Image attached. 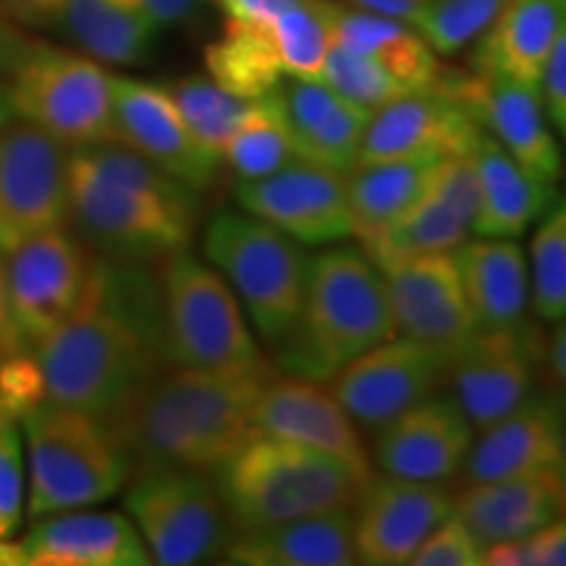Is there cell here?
<instances>
[{"label":"cell","instance_id":"5","mask_svg":"<svg viewBox=\"0 0 566 566\" xmlns=\"http://www.w3.org/2000/svg\"><path fill=\"white\" fill-rule=\"evenodd\" d=\"M370 478V467L263 433L212 472L233 530L352 509Z\"/></svg>","mask_w":566,"mask_h":566},{"label":"cell","instance_id":"46","mask_svg":"<svg viewBox=\"0 0 566 566\" xmlns=\"http://www.w3.org/2000/svg\"><path fill=\"white\" fill-rule=\"evenodd\" d=\"M66 0H0L13 21L27 27H53Z\"/></svg>","mask_w":566,"mask_h":566},{"label":"cell","instance_id":"27","mask_svg":"<svg viewBox=\"0 0 566 566\" xmlns=\"http://www.w3.org/2000/svg\"><path fill=\"white\" fill-rule=\"evenodd\" d=\"M352 509L296 516V520L275 522L265 527L233 530L221 562L239 566L359 564L357 546H354Z\"/></svg>","mask_w":566,"mask_h":566},{"label":"cell","instance_id":"48","mask_svg":"<svg viewBox=\"0 0 566 566\" xmlns=\"http://www.w3.org/2000/svg\"><path fill=\"white\" fill-rule=\"evenodd\" d=\"M226 13V19H273L279 17L281 11L292 9V6L300 3V0H216Z\"/></svg>","mask_w":566,"mask_h":566},{"label":"cell","instance_id":"32","mask_svg":"<svg viewBox=\"0 0 566 566\" xmlns=\"http://www.w3.org/2000/svg\"><path fill=\"white\" fill-rule=\"evenodd\" d=\"M331 27H334L331 40L373 59L407 92L433 90L443 80L446 69L438 61V53L407 21L334 6Z\"/></svg>","mask_w":566,"mask_h":566},{"label":"cell","instance_id":"16","mask_svg":"<svg viewBox=\"0 0 566 566\" xmlns=\"http://www.w3.org/2000/svg\"><path fill=\"white\" fill-rule=\"evenodd\" d=\"M239 208L307 247L354 239L346 176L310 160H294L263 179L237 184Z\"/></svg>","mask_w":566,"mask_h":566},{"label":"cell","instance_id":"25","mask_svg":"<svg viewBox=\"0 0 566 566\" xmlns=\"http://www.w3.org/2000/svg\"><path fill=\"white\" fill-rule=\"evenodd\" d=\"M562 396H530L525 405L480 430L467 451V485L525 475H558Z\"/></svg>","mask_w":566,"mask_h":566},{"label":"cell","instance_id":"51","mask_svg":"<svg viewBox=\"0 0 566 566\" xmlns=\"http://www.w3.org/2000/svg\"><path fill=\"white\" fill-rule=\"evenodd\" d=\"M354 9L380 13V17H391L399 21H407L409 27L420 17L428 0H349Z\"/></svg>","mask_w":566,"mask_h":566},{"label":"cell","instance_id":"31","mask_svg":"<svg viewBox=\"0 0 566 566\" xmlns=\"http://www.w3.org/2000/svg\"><path fill=\"white\" fill-rule=\"evenodd\" d=\"M564 27L566 0H509L478 38L475 66L537 87Z\"/></svg>","mask_w":566,"mask_h":566},{"label":"cell","instance_id":"15","mask_svg":"<svg viewBox=\"0 0 566 566\" xmlns=\"http://www.w3.org/2000/svg\"><path fill=\"white\" fill-rule=\"evenodd\" d=\"M92 258L66 226L6 254L11 315L24 352H34L80 304Z\"/></svg>","mask_w":566,"mask_h":566},{"label":"cell","instance_id":"55","mask_svg":"<svg viewBox=\"0 0 566 566\" xmlns=\"http://www.w3.org/2000/svg\"><path fill=\"white\" fill-rule=\"evenodd\" d=\"M13 122H17V116H13V108L9 101V87H6V82H0V132Z\"/></svg>","mask_w":566,"mask_h":566},{"label":"cell","instance_id":"9","mask_svg":"<svg viewBox=\"0 0 566 566\" xmlns=\"http://www.w3.org/2000/svg\"><path fill=\"white\" fill-rule=\"evenodd\" d=\"M6 87L17 122L69 150L113 145V74L87 53L34 40L9 71Z\"/></svg>","mask_w":566,"mask_h":566},{"label":"cell","instance_id":"10","mask_svg":"<svg viewBox=\"0 0 566 566\" xmlns=\"http://www.w3.org/2000/svg\"><path fill=\"white\" fill-rule=\"evenodd\" d=\"M124 506L153 562L163 566L221 562L233 535L216 480L205 472H139L132 475Z\"/></svg>","mask_w":566,"mask_h":566},{"label":"cell","instance_id":"1","mask_svg":"<svg viewBox=\"0 0 566 566\" xmlns=\"http://www.w3.org/2000/svg\"><path fill=\"white\" fill-rule=\"evenodd\" d=\"M48 399L108 420L171 365L160 281L142 263L97 258L80 304L32 352Z\"/></svg>","mask_w":566,"mask_h":566},{"label":"cell","instance_id":"49","mask_svg":"<svg viewBox=\"0 0 566 566\" xmlns=\"http://www.w3.org/2000/svg\"><path fill=\"white\" fill-rule=\"evenodd\" d=\"M19 352H24V346H21L17 325H13L9 279H6V258L0 254V359L11 357V354H19Z\"/></svg>","mask_w":566,"mask_h":566},{"label":"cell","instance_id":"53","mask_svg":"<svg viewBox=\"0 0 566 566\" xmlns=\"http://www.w3.org/2000/svg\"><path fill=\"white\" fill-rule=\"evenodd\" d=\"M0 566H27L24 543H11V537H0Z\"/></svg>","mask_w":566,"mask_h":566},{"label":"cell","instance_id":"28","mask_svg":"<svg viewBox=\"0 0 566 566\" xmlns=\"http://www.w3.org/2000/svg\"><path fill=\"white\" fill-rule=\"evenodd\" d=\"M454 514L485 548L516 541L566 516V483L562 475H525L467 485Z\"/></svg>","mask_w":566,"mask_h":566},{"label":"cell","instance_id":"38","mask_svg":"<svg viewBox=\"0 0 566 566\" xmlns=\"http://www.w3.org/2000/svg\"><path fill=\"white\" fill-rule=\"evenodd\" d=\"M530 304L543 321L566 317V200L554 202L530 242Z\"/></svg>","mask_w":566,"mask_h":566},{"label":"cell","instance_id":"29","mask_svg":"<svg viewBox=\"0 0 566 566\" xmlns=\"http://www.w3.org/2000/svg\"><path fill=\"white\" fill-rule=\"evenodd\" d=\"M470 155L478 176V212L472 233L522 239L556 202V187L533 179L488 132H483Z\"/></svg>","mask_w":566,"mask_h":566},{"label":"cell","instance_id":"54","mask_svg":"<svg viewBox=\"0 0 566 566\" xmlns=\"http://www.w3.org/2000/svg\"><path fill=\"white\" fill-rule=\"evenodd\" d=\"M558 475L566 483V394L562 396V417H558Z\"/></svg>","mask_w":566,"mask_h":566},{"label":"cell","instance_id":"6","mask_svg":"<svg viewBox=\"0 0 566 566\" xmlns=\"http://www.w3.org/2000/svg\"><path fill=\"white\" fill-rule=\"evenodd\" d=\"M19 424L27 443L30 520L97 506L129 483V459L101 417L42 399Z\"/></svg>","mask_w":566,"mask_h":566},{"label":"cell","instance_id":"47","mask_svg":"<svg viewBox=\"0 0 566 566\" xmlns=\"http://www.w3.org/2000/svg\"><path fill=\"white\" fill-rule=\"evenodd\" d=\"M137 3L160 30H166V27H176L195 19L202 11L205 0H137Z\"/></svg>","mask_w":566,"mask_h":566},{"label":"cell","instance_id":"36","mask_svg":"<svg viewBox=\"0 0 566 566\" xmlns=\"http://www.w3.org/2000/svg\"><path fill=\"white\" fill-rule=\"evenodd\" d=\"M300 160L296 147L283 124L273 97H258L252 101V108L247 118L239 124V129L231 134V139L223 147V163L244 179H263L268 174L281 171L289 163Z\"/></svg>","mask_w":566,"mask_h":566},{"label":"cell","instance_id":"37","mask_svg":"<svg viewBox=\"0 0 566 566\" xmlns=\"http://www.w3.org/2000/svg\"><path fill=\"white\" fill-rule=\"evenodd\" d=\"M168 92H171L176 108H179L189 132L195 134V139L210 153L221 155L223 160L226 142L247 118L252 101L223 90L210 76H187V80H179L174 87H168Z\"/></svg>","mask_w":566,"mask_h":566},{"label":"cell","instance_id":"19","mask_svg":"<svg viewBox=\"0 0 566 566\" xmlns=\"http://www.w3.org/2000/svg\"><path fill=\"white\" fill-rule=\"evenodd\" d=\"M478 212V176L472 155L446 158L428 195L391 229L365 239L363 252L378 271L420 254L454 252L472 233Z\"/></svg>","mask_w":566,"mask_h":566},{"label":"cell","instance_id":"20","mask_svg":"<svg viewBox=\"0 0 566 566\" xmlns=\"http://www.w3.org/2000/svg\"><path fill=\"white\" fill-rule=\"evenodd\" d=\"M384 283L396 334L457 352L475 336L454 252L420 254L386 268Z\"/></svg>","mask_w":566,"mask_h":566},{"label":"cell","instance_id":"30","mask_svg":"<svg viewBox=\"0 0 566 566\" xmlns=\"http://www.w3.org/2000/svg\"><path fill=\"white\" fill-rule=\"evenodd\" d=\"M475 331L522 323L530 307V265L516 239L467 237L454 250Z\"/></svg>","mask_w":566,"mask_h":566},{"label":"cell","instance_id":"14","mask_svg":"<svg viewBox=\"0 0 566 566\" xmlns=\"http://www.w3.org/2000/svg\"><path fill=\"white\" fill-rule=\"evenodd\" d=\"M543 363L546 342L541 328L525 317L506 328L475 331V336L454 352L449 384L472 428L483 430L535 394Z\"/></svg>","mask_w":566,"mask_h":566},{"label":"cell","instance_id":"35","mask_svg":"<svg viewBox=\"0 0 566 566\" xmlns=\"http://www.w3.org/2000/svg\"><path fill=\"white\" fill-rule=\"evenodd\" d=\"M205 66L212 82L233 95L258 101L286 80L273 19H226L221 38L205 48Z\"/></svg>","mask_w":566,"mask_h":566},{"label":"cell","instance_id":"40","mask_svg":"<svg viewBox=\"0 0 566 566\" xmlns=\"http://www.w3.org/2000/svg\"><path fill=\"white\" fill-rule=\"evenodd\" d=\"M321 80L370 113L396 101V97L409 95L384 66H378L363 53L352 51V48L338 45L334 40H331L328 55H325Z\"/></svg>","mask_w":566,"mask_h":566},{"label":"cell","instance_id":"3","mask_svg":"<svg viewBox=\"0 0 566 566\" xmlns=\"http://www.w3.org/2000/svg\"><path fill=\"white\" fill-rule=\"evenodd\" d=\"M197 195L122 145L69 153V223L103 258L153 263L187 250Z\"/></svg>","mask_w":566,"mask_h":566},{"label":"cell","instance_id":"39","mask_svg":"<svg viewBox=\"0 0 566 566\" xmlns=\"http://www.w3.org/2000/svg\"><path fill=\"white\" fill-rule=\"evenodd\" d=\"M509 0H428L415 30L438 55H457L475 42Z\"/></svg>","mask_w":566,"mask_h":566},{"label":"cell","instance_id":"4","mask_svg":"<svg viewBox=\"0 0 566 566\" xmlns=\"http://www.w3.org/2000/svg\"><path fill=\"white\" fill-rule=\"evenodd\" d=\"M391 336L384 273L357 247H328L307 260L300 321L279 344L281 370L323 384Z\"/></svg>","mask_w":566,"mask_h":566},{"label":"cell","instance_id":"42","mask_svg":"<svg viewBox=\"0 0 566 566\" xmlns=\"http://www.w3.org/2000/svg\"><path fill=\"white\" fill-rule=\"evenodd\" d=\"M409 566H485V546L457 514H451L424 537Z\"/></svg>","mask_w":566,"mask_h":566},{"label":"cell","instance_id":"18","mask_svg":"<svg viewBox=\"0 0 566 566\" xmlns=\"http://www.w3.org/2000/svg\"><path fill=\"white\" fill-rule=\"evenodd\" d=\"M352 512L359 564L401 566L454 514V499L438 483L384 475L367 480Z\"/></svg>","mask_w":566,"mask_h":566},{"label":"cell","instance_id":"52","mask_svg":"<svg viewBox=\"0 0 566 566\" xmlns=\"http://www.w3.org/2000/svg\"><path fill=\"white\" fill-rule=\"evenodd\" d=\"M546 365L558 384L566 386V317L558 321L556 331L546 342Z\"/></svg>","mask_w":566,"mask_h":566},{"label":"cell","instance_id":"44","mask_svg":"<svg viewBox=\"0 0 566 566\" xmlns=\"http://www.w3.org/2000/svg\"><path fill=\"white\" fill-rule=\"evenodd\" d=\"M0 399L17 422L42 399H48L45 378L32 352H19L0 359Z\"/></svg>","mask_w":566,"mask_h":566},{"label":"cell","instance_id":"50","mask_svg":"<svg viewBox=\"0 0 566 566\" xmlns=\"http://www.w3.org/2000/svg\"><path fill=\"white\" fill-rule=\"evenodd\" d=\"M32 42L34 40H30L24 32L13 27V19L9 13L0 9V71L9 74L21 55L30 51Z\"/></svg>","mask_w":566,"mask_h":566},{"label":"cell","instance_id":"24","mask_svg":"<svg viewBox=\"0 0 566 566\" xmlns=\"http://www.w3.org/2000/svg\"><path fill=\"white\" fill-rule=\"evenodd\" d=\"M271 97L302 160L344 176L357 168L370 111L323 80L286 76Z\"/></svg>","mask_w":566,"mask_h":566},{"label":"cell","instance_id":"2","mask_svg":"<svg viewBox=\"0 0 566 566\" xmlns=\"http://www.w3.org/2000/svg\"><path fill=\"white\" fill-rule=\"evenodd\" d=\"M273 375L265 359L231 370L168 367L105 422L129 459L132 475L150 470L212 475L254 436V405Z\"/></svg>","mask_w":566,"mask_h":566},{"label":"cell","instance_id":"41","mask_svg":"<svg viewBox=\"0 0 566 566\" xmlns=\"http://www.w3.org/2000/svg\"><path fill=\"white\" fill-rule=\"evenodd\" d=\"M24 449H21L19 422L0 424V537L19 533L24 520Z\"/></svg>","mask_w":566,"mask_h":566},{"label":"cell","instance_id":"23","mask_svg":"<svg viewBox=\"0 0 566 566\" xmlns=\"http://www.w3.org/2000/svg\"><path fill=\"white\" fill-rule=\"evenodd\" d=\"M252 424L254 433L286 438L370 467L357 422L342 407L331 386L325 388L321 380L302 375H273L254 405Z\"/></svg>","mask_w":566,"mask_h":566},{"label":"cell","instance_id":"13","mask_svg":"<svg viewBox=\"0 0 566 566\" xmlns=\"http://www.w3.org/2000/svg\"><path fill=\"white\" fill-rule=\"evenodd\" d=\"M483 132L475 105L457 90V71H446L438 87L409 92L370 113L359 163L457 158L475 150Z\"/></svg>","mask_w":566,"mask_h":566},{"label":"cell","instance_id":"33","mask_svg":"<svg viewBox=\"0 0 566 566\" xmlns=\"http://www.w3.org/2000/svg\"><path fill=\"white\" fill-rule=\"evenodd\" d=\"M53 27L90 59L111 66L147 61L160 32L137 0H66Z\"/></svg>","mask_w":566,"mask_h":566},{"label":"cell","instance_id":"56","mask_svg":"<svg viewBox=\"0 0 566 566\" xmlns=\"http://www.w3.org/2000/svg\"><path fill=\"white\" fill-rule=\"evenodd\" d=\"M9 420H13V415L9 412V407L3 405V399H0V424H6Z\"/></svg>","mask_w":566,"mask_h":566},{"label":"cell","instance_id":"12","mask_svg":"<svg viewBox=\"0 0 566 566\" xmlns=\"http://www.w3.org/2000/svg\"><path fill=\"white\" fill-rule=\"evenodd\" d=\"M69 147L24 122L0 132V254L69 226Z\"/></svg>","mask_w":566,"mask_h":566},{"label":"cell","instance_id":"34","mask_svg":"<svg viewBox=\"0 0 566 566\" xmlns=\"http://www.w3.org/2000/svg\"><path fill=\"white\" fill-rule=\"evenodd\" d=\"M438 158H396L359 163L346 174V197L354 218V239L365 242L391 229L433 187Z\"/></svg>","mask_w":566,"mask_h":566},{"label":"cell","instance_id":"8","mask_svg":"<svg viewBox=\"0 0 566 566\" xmlns=\"http://www.w3.org/2000/svg\"><path fill=\"white\" fill-rule=\"evenodd\" d=\"M158 281L174 367L231 370L263 363L242 302L210 263L181 250L163 260Z\"/></svg>","mask_w":566,"mask_h":566},{"label":"cell","instance_id":"43","mask_svg":"<svg viewBox=\"0 0 566 566\" xmlns=\"http://www.w3.org/2000/svg\"><path fill=\"white\" fill-rule=\"evenodd\" d=\"M488 566H566V516L527 537L485 548Z\"/></svg>","mask_w":566,"mask_h":566},{"label":"cell","instance_id":"45","mask_svg":"<svg viewBox=\"0 0 566 566\" xmlns=\"http://www.w3.org/2000/svg\"><path fill=\"white\" fill-rule=\"evenodd\" d=\"M537 90H541V101L548 113V122L566 139V27L558 34L556 45L551 48Z\"/></svg>","mask_w":566,"mask_h":566},{"label":"cell","instance_id":"21","mask_svg":"<svg viewBox=\"0 0 566 566\" xmlns=\"http://www.w3.org/2000/svg\"><path fill=\"white\" fill-rule=\"evenodd\" d=\"M475 428L457 399L430 396L394 417L375 436V462L384 475L446 483L462 472Z\"/></svg>","mask_w":566,"mask_h":566},{"label":"cell","instance_id":"26","mask_svg":"<svg viewBox=\"0 0 566 566\" xmlns=\"http://www.w3.org/2000/svg\"><path fill=\"white\" fill-rule=\"evenodd\" d=\"M27 566H147L150 551L129 516L61 512L40 516L24 537Z\"/></svg>","mask_w":566,"mask_h":566},{"label":"cell","instance_id":"11","mask_svg":"<svg viewBox=\"0 0 566 566\" xmlns=\"http://www.w3.org/2000/svg\"><path fill=\"white\" fill-rule=\"evenodd\" d=\"M454 352L396 334L331 378V391L357 422L378 433L384 424L436 396L451 373Z\"/></svg>","mask_w":566,"mask_h":566},{"label":"cell","instance_id":"17","mask_svg":"<svg viewBox=\"0 0 566 566\" xmlns=\"http://www.w3.org/2000/svg\"><path fill=\"white\" fill-rule=\"evenodd\" d=\"M113 145L137 153L195 192L208 189L223 166L221 155L202 147L184 124L168 87L132 76H113Z\"/></svg>","mask_w":566,"mask_h":566},{"label":"cell","instance_id":"7","mask_svg":"<svg viewBox=\"0 0 566 566\" xmlns=\"http://www.w3.org/2000/svg\"><path fill=\"white\" fill-rule=\"evenodd\" d=\"M202 254L229 281L263 342L279 346L292 336L310 260L300 242L250 212L221 210L205 226Z\"/></svg>","mask_w":566,"mask_h":566},{"label":"cell","instance_id":"22","mask_svg":"<svg viewBox=\"0 0 566 566\" xmlns=\"http://www.w3.org/2000/svg\"><path fill=\"white\" fill-rule=\"evenodd\" d=\"M457 90L475 105L483 129L520 163L533 179H562V153L543 108L541 90L501 74H457Z\"/></svg>","mask_w":566,"mask_h":566}]
</instances>
